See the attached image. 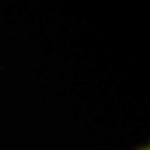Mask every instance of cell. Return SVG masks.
<instances>
[{"instance_id": "1", "label": "cell", "mask_w": 150, "mask_h": 150, "mask_svg": "<svg viewBox=\"0 0 150 150\" xmlns=\"http://www.w3.org/2000/svg\"><path fill=\"white\" fill-rule=\"evenodd\" d=\"M135 150H150L149 145H146V146H139V147H136Z\"/></svg>"}]
</instances>
